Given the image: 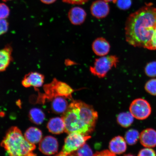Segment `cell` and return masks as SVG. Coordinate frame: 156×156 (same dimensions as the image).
Here are the masks:
<instances>
[{
  "instance_id": "obj_1",
  "label": "cell",
  "mask_w": 156,
  "mask_h": 156,
  "mask_svg": "<svg viewBox=\"0 0 156 156\" xmlns=\"http://www.w3.org/2000/svg\"><path fill=\"white\" fill-rule=\"evenodd\" d=\"M156 29V8L151 4L130 14L125 30L126 42L135 47L145 48Z\"/></svg>"
},
{
  "instance_id": "obj_2",
  "label": "cell",
  "mask_w": 156,
  "mask_h": 156,
  "mask_svg": "<svg viewBox=\"0 0 156 156\" xmlns=\"http://www.w3.org/2000/svg\"><path fill=\"white\" fill-rule=\"evenodd\" d=\"M98 113L90 105L79 101H74L62 116L65 132L87 136L92 132L97 119Z\"/></svg>"
},
{
  "instance_id": "obj_3",
  "label": "cell",
  "mask_w": 156,
  "mask_h": 156,
  "mask_svg": "<svg viewBox=\"0 0 156 156\" xmlns=\"http://www.w3.org/2000/svg\"><path fill=\"white\" fill-rule=\"evenodd\" d=\"M1 145L9 156H37L34 152L36 145L27 141L17 127L8 130Z\"/></svg>"
},
{
  "instance_id": "obj_4",
  "label": "cell",
  "mask_w": 156,
  "mask_h": 156,
  "mask_svg": "<svg viewBox=\"0 0 156 156\" xmlns=\"http://www.w3.org/2000/svg\"><path fill=\"white\" fill-rule=\"evenodd\" d=\"M119 62V58L116 55L102 56L95 59L94 66L90 67V71L95 76L104 78L112 68L116 67Z\"/></svg>"
},
{
  "instance_id": "obj_5",
  "label": "cell",
  "mask_w": 156,
  "mask_h": 156,
  "mask_svg": "<svg viewBox=\"0 0 156 156\" xmlns=\"http://www.w3.org/2000/svg\"><path fill=\"white\" fill-rule=\"evenodd\" d=\"M45 90L47 94L49 95V98L61 97L71 99L72 94L75 90L65 83L54 79L51 83L46 85Z\"/></svg>"
},
{
  "instance_id": "obj_6",
  "label": "cell",
  "mask_w": 156,
  "mask_h": 156,
  "mask_svg": "<svg viewBox=\"0 0 156 156\" xmlns=\"http://www.w3.org/2000/svg\"><path fill=\"white\" fill-rule=\"evenodd\" d=\"M129 110L134 118L140 120L147 119L151 112V107L149 103L142 98L136 99L133 101Z\"/></svg>"
},
{
  "instance_id": "obj_7",
  "label": "cell",
  "mask_w": 156,
  "mask_h": 156,
  "mask_svg": "<svg viewBox=\"0 0 156 156\" xmlns=\"http://www.w3.org/2000/svg\"><path fill=\"white\" fill-rule=\"evenodd\" d=\"M90 138V136L76 133H70L66 138L62 152L65 153H71L76 151L84 145Z\"/></svg>"
},
{
  "instance_id": "obj_8",
  "label": "cell",
  "mask_w": 156,
  "mask_h": 156,
  "mask_svg": "<svg viewBox=\"0 0 156 156\" xmlns=\"http://www.w3.org/2000/svg\"><path fill=\"white\" fill-rule=\"evenodd\" d=\"M39 147L40 151L44 154L47 155H53L58 152V142L53 136H46L41 140Z\"/></svg>"
},
{
  "instance_id": "obj_9",
  "label": "cell",
  "mask_w": 156,
  "mask_h": 156,
  "mask_svg": "<svg viewBox=\"0 0 156 156\" xmlns=\"http://www.w3.org/2000/svg\"><path fill=\"white\" fill-rule=\"evenodd\" d=\"M90 11L93 17L98 19H102L108 15L110 7L106 2L102 0H97L91 4Z\"/></svg>"
},
{
  "instance_id": "obj_10",
  "label": "cell",
  "mask_w": 156,
  "mask_h": 156,
  "mask_svg": "<svg viewBox=\"0 0 156 156\" xmlns=\"http://www.w3.org/2000/svg\"><path fill=\"white\" fill-rule=\"evenodd\" d=\"M44 79V76L42 74L37 72H32L25 76L22 84L23 86L26 87H40L43 84Z\"/></svg>"
},
{
  "instance_id": "obj_11",
  "label": "cell",
  "mask_w": 156,
  "mask_h": 156,
  "mask_svg": "<svg viewBox=\"0 0 156 156\" xmlns=\"http://www.w3.org/2000/svg\"><path fill=\"white\" fill-rule=\"evenodd\" d=\"M87 16V13L85 10L79 7L72 8L68 12V18L70 22L75 25L83 24Z\"/></svg>"
},
{
  "instance_id": "obj_12",
  "label": "cell",
  "mask_w": 156,
  "mask_h": 156,
  "mask_svg": "<svg viewBox=\"0 0 156 156\" xmlns=\"http://www.w3.org/2000/svg\"><path fill=\"white\" fill-rule=\"evenodd\" d=\"M110 45L106 39L103 37L97 38L92 44L93 51L97 55L104 56L107 55L110 51Z\"/></svg>"
},
{
  "instance_id": "obj_13",
  "label": "cell",
  "mask_w": 156,
  "mask_h": 156,
  "mask_svg": "<svg viewBox=\"0 0 156 156\" xmlns=\"http://www.w3.org/2000/svg\"><path fill=\"white\" fill-rule=\"evenodd\" d=\"M140 142L144 147L151 148L156 146V131L152 128H147L140 134Z\"/></svg>"
},
{
  "instance_id": "obj_14",
  "label": "cell",
  "mask_w": 156,
  "mask_h": 156,
  "mask_svg": "<svg viewBox=\"0 0 156 156\" xmlns=\"http://www.w3.org/2000/svg\"><path fill=\"white\" fill-rule=\"evenodd\" d=\"M127 148L126 140L121 136H116L112 140L109 145V149L112 153L120 154L126 151Z\"/></svg>"
},
{
  "instance_id": "obj_15",
  "label": "cell",
  "mask_w": 156,
  "mask_h": 156,
  "mask_svg": "<svg viewBox=\"0 0 156 156\" xmlns=\"http://www.w3.org/2000/svg\"><path fill=\"white\" fill-rule=\"evenodd\" d=\"M12 48L10 46H6L0 50V72L5 71L12 59Z\"/></svg>"
},
{
  "instance_id": "obj_16",
  "label": "cell",
  "mask_w": 156,
  "mask_h": 156,
  "mask_svg": "<svg viewBox=\"0 0 156 156\" xmlns=\"http://www.w3.org/2000/svg\"><path fill=\"white\" fill-rule=\"evenodd\" d=\"M50 132L54 134H59L65 131V124L62 118L56 117L51 119L47 124Z\"/></svg>"
},
{
  "instance_id": "obj_17",
  "label": "cell",
  "mask_w": 156,
  "mask_h": 156,
  "mask_svg": "<svg viewBox=\"0 0 156 156\" xmlns=\"http://www.w3.org/2000/svg\"><path fill=\"white\" fill-rule=\"evenodd\" d=\"M24 137L29 142L35 145L40 142L42 140V133L39 129L31 127L25 132Z\"/></svg>"
},
{
  "instance_id": "obj_18",
  "label": "cell",
  "mask_w": 156,
  "mask_h": 156,
  "mask_svg": "<svg viewBox=\"0 0 156 156\" xmlns=\"http://www.w3.org/2000/svg\"><path fill=\"white\" fill-rule=\"evenodd\" d=\"M68 106L67 101L66 100L65 98L61 97L54 98L51 104L52 111L57 114L65 112Z\"/></svg>"
},
{
  "instance_id": "obj_19",
  "label": "cell",
  "mask_w": 156,
  "mask_h": 156,
  "mask_svg": "<svg viewBox=\"0 0 156 156\" xmlns=\"http://www.w3.org/2000/svg\"><path fill=\"white\" fill-rule=\"evenodd\" d=\"M29 118L31 122L37 125H40L44 121L45 118L44 113L40 109L34 108L30 110Z\"/></svg>"
},
{
  "instance_id": "obj_20",
  "label": "cell",
  "mask_w": 156,
  "mask_h": 156,
  "mask_svg": "<svg viewBox=\"0 0 156 156\" xmlns=\"http://www.w3.org/2000/svg\"><path fill=\"white\" fill-rule=\"evenodd\" d=\"M134 118L131 113L123 112L118 115L117 117V121L121 126L124 128H128L133 122Z\"/></svg>"
},
{
  "instance_id": "obj_21",
  "label": "cell",
  "mask_w": 156,
  "mask_h": 156,
  "mask_svg": "<svg viewBox=\"0 0 156 156\" xmlns=\"http://www.w3.org/2000/svg\"><path fill=\"white\" fill-rule=\"evenodd\" d=\"M140 136L139 133L137 130L130 129L126 132L125 138L128 145H132L137 142Z\"/></svg>"
},
{
  "instance_id": "obj_22",
  "label": "cell",
  "mask_w": 156,
  "mask_h": 156,
  "mask_svg": "<svg viewBox=\"0 0 156 156\" xmlns=\"http://www.w3.org/2000/svg\"><path fill=\"white\" fill-rule=\"evenodd\" d=\"M145 90L152 95H156V79H151L146 83L145 86Z\"/></svg>"
},
{
  "instance_id": "obj_23",
  "label": "cell",
  "mask_w": 156,
  "mask_h": 156,
  "mask_svg": "<svg viewBox=\"0 0 156 156\" xmlns=\"http://www.w3.org/2000/svg\"><path fill=\"white\" fill-rule=\"evenodd\" d=\"M145 73L148 76H156V62L154 61L147 64L145 68Z\"/></svg>"
},
{
  "instance_id": "obj_24",
  "label": "cell",
  "mask_w": 156,
  "mask_h": 156,
  "mask_svg": "<svg viewBox=\"0 0 156 156\" xmlns=\"http://www.w3.org/2000/svg\"><path fill=\"white\" fill-rule=\"evenodd\" d=\"M77 156H93L92 150L87 144H85L77 150Z\"/></svg>"
},
{
  "instance_id": "obj_25",
  "label": "cell",
  "mask_w": 156,
  "mask_h": 156,
  "mask_svg": "<svg viewBox=\"0 0 156 156\" xmlns=\"http://www.w3.org/2000/svg\"><path fill=\"white\" fill-rule=\"evenodd\" d=\"M117 6L120 9L126 10L129 9L132 5V0H117Z\"/></svg>"
},
{
  "instance_id": "obj_26",
  "label": "cell",
  "mask_w": 156,
  "mask_h": 156,
  "mask_svg": "<svg viewBox=\"0 0 156 156\" xmlns=\"http://www.w3.org/2000/svg\"><path fill=\"white\" fill-rule=\"evenodd\" d=\"M10 13L9 7L5 3H0V19H5Z\"/></svg>"
},
{
  "instance_id": "obj_27",
  "label": "cell",
  "mask_w": 156,
  "mask_h": 156,
  "mask_svg": "<svg viewBox=\"0 0 156 156\" xmlns=\"http://www.w3.org/2000/svg\"><path fill=\"white\" fill-rule=\"evenodd\" d=\"M137 156H156V154L151 148L146 147L141 150Z\"/></svg>"
},
{
  "instance_id": "obj_28",
  "label": "cell",
  "mask_w": 156,
  "mask_h": 156,
  "mask_svg": "<svg viewBox=\"0 0 156 156\" xmlns=\"http://www.w3.org/2000/svg\"><path fill=\"white\" fill-rule=\"evenodd\" d=\"M145 48L151 50L156 49V29L151 40L146 44Z\"/></svg>"
},
{
  "instance_id": "obj_29",
  "label": "cell",
  "mask_w": 156,
  "mask_h": 156,
  "mask_svg": "<svg viewBox=\"0 0 156 156\" xmlns=\"http://www.w3.org/2000/svg\"><path fill=\"white\" fill-rule=\"evenodd\" d=\"M9 23L5 19H0V36L6 32L8 30Z\"/></svg>"
},
{
  "instance_id": "obj_30",
  "label": "cell",
  "mask_w": 156,
  "mask_h": 156,
  "mask_svg": "<svg viewBox=\"0 0 156 156\" xmlns=\"http://www.w3.org/2000/svg\"><path fill=\"white\" fill-rule=\"evenodd\" d=\"M64 3L73 5H82L90 0H62Z\"/></svg>"
},
{
  "instance_id": "obj_31",
  "label": "cell",
  "mask_w": 156,
  "mask_h": 156,
  "mask_svg": "<svg viewBox=\"0 0 156 156\" xmlns=\"http://www.w3.org/2000/svg\"><path fill=\"white\" fill-rule=\"evenodd\" d=\"M93 156H116L115 154L112 153L108 150L101 152H97Z\"/></svg>"
},
{
  "instance_id": "obj_32",
  "label": "cell",
  "mask_w": 156,
  "mask_h": 156,
  "mask_svg": "<svg viewBox=\"0 0 156 156\" xmlns=\"http://www.w3.org/2000/svg\"><path fill=\"white\" fill-rule=\"evenodd\" d=\"M42 3L47 5H50L55 2L56 0H40Z\"/></svg>"
},
{
  "instance_id": "obj_33",
  "label": "cell",
  "mask_w": 156,
  "mask_h": 156,
  "mask_svg": "<svg viewBox=\"0 0 156 156\" xmlns=\"http://www.w3.org/2000/svg\"><path fill=\"white\" fill-rule=\"evenodd\" d=\"M55 156H77L76 155H74L72 153H65L61 152V153L58 154Z\"/></svg>"
},
{
  "instance_id": "obj_34",
  "label": "cell",
  "mask_w": 156,
  "mask_h": 156,
  "mask_svg": "<svg viewBox=\"0 0 156 156\" xmlns=\"http://www.w3.org/2000/svg\"><path fill=\"white\" fill-rule=\"evenodd\" d=\"M102 1L106 2L107 3L112 2L114 3H116L117 0H102Z\"/></svg>"
},
{
  "instance_id": "obj_35",
  "label": "cell",
  "mask_w": 156,
  "mask_h": 156,
  "mask_svg": "<svg viewBox=\"0 0 156 156\" xmlns=\"http://www.w3.org/2000/svg\"><path fill=\"white\" fill-rule=\"evenodd\" d=\"M124 156H134L133 155H132V154H126L125 155H124Z\"/></svg>"
},
{
  "instance_id": "obj_36",
  "label": "cell",
  "mask_w": 156,
  "mask_h": 156,
  "mask_svg": "<svg viewBox=\"0 0 156 156\" xmlns=\"http://www.w3.org/2000/svg\"><path fill=\"white\" fill-rule=\"evenodd\" d=\"M2 1H4V2H7V1H12V0H2Z\"/></svg>"
}]
</instances>
